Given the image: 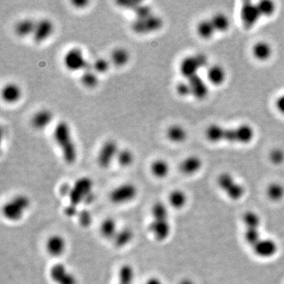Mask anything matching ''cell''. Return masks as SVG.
<instances>
[{"label":"cell","mask_w":284,"mask_h":284,"mask_svg":"<svg viewBox=\"0 0 284 284\" xmlns=\"http://www.w3.org/2000/svg\"><path fill=\"white\" fill-rule=\"evenodd\" d=\"M206 138L209 142H226L239 144H249L255 137V130L249 124H241L235 128H225L218 124H212L205 130Z\"/></svg>","instance_id":"6da1fadb"},{"label":"cell","mask_w":284,"mask_h":284,"mask_svg":"<svg viewBox=\"0 0 284 284\" xmlns=\"http://www.w3.org/2000/svg\"><path fill=\"white\" fill-rule=\"evenodd\" d=\"M148 231L157 242H164L171 234V224L167 206L161 202H155L151 208Z\"/></svg>","instance_id":"7a4b0ae2"},{"label":"cell","mask_w":284,"mask_h":284,"mask_svg":"<svg viewBox=\"0 0 284 284\" xmlns=\"http://www.w3.org/2000/svg\"><path fill=\"white\" fill-rule=\"evenodd\" d=\"M93 183L88 177L78 179L74 185H70L68 197L70 204L65 209V214L69 217L78 215V206L82 203H88L93 199Z\"/></svg>","instance_id":"3957f363"},{"label":"cell","mask_w":284,"mask_h":284,"mask_svg":"<svg viewBox=\"0 0 284 284\" xmlns=\"http://www.w3.org/2000/svg\"><path fill=\"white\" fill-rule=\"evenodd\" d=\"M54 140L60 147L63 160L72 164L77 160V149L73 141L70 126L66 122H60L54 129Z\"/></svg>","instance_id":"277c9868"},{"label":"cell","mask_w":284,"mask_h":284,"mask_svg":"<svg viewBox=\"0 0 284 284\" xmlns=\"http://www.w3.org/2000/svg\"><path fill=\"white\" fill-rule=\"evenodd\" d=\"M30 207L31 200L29 197L25 194H16L2 205V216L9 222H19L25 217Z\"/></svg>","instance_id":"5b68a950"},{"label":"cell","mask_w":284,"mask_h":284,"mask_svg":"<svg viewBox=\"0 0 284 284\" xmlns=\"http://www.w3.org/2000/svg\"><path fill=\"white\" fill-rule=\"evenodd\" d=\"M208 57L203 53H197L186 56L182 60L179 65V71L185 79L198 74L199 70L208 66Z\"/></svg>","instance_id":"8992f818"},{"label":"cell","mask_w":284,"mask_h":284,"mask_svg":"<svg viewBox=\"0 0 284 284\" xmlns=\"http://www.w3.org/2000/svg\"><path fill=\"white\" fill-rule=\"evenodd\" d=\"M217 184L219 187L221 188L231 200H240L245 195V187L240 183L236 181V179L230 173L224 172L219 175Z\"/></svg>","instance_id":"52a82bcc"},{"label":"cell","mask_w":284,"mask_h":284,"mask_svg":"<svg viewBox=\"0 0 284 284\" xmlns=\"http://www.w3.org/2000/svg\"><path fill=\"white\" fill-rule=\"evenodd\" d=\"M138 194V189L136 185L126 183L114 188L110 193L109 199L113 204L122 205L134 202Z\"/></svg>","instance_id":"ba28073f"},{"label":"cell","mask_w":284,"mask_h":284,"mask_svg":"<svg viewBox=\"0 0 284 284\" xmlns=\"http://www.w3.org/2000/svg\"><path fill=\"white\" fill-rule=\"evenodd\" d=\"M163 21L161 17L152 15L146 18L136 19L131 24V29L134 33L140 35L158 31L163 27Z\"/></svg>","instance_id":"9c48e42d"},{"label":"cell","mask_w":284,"mask_h":284,"mask_svg":"<svg viewBox=\"0 0 284 284\" xmlns=\"http://www.w3.org/2000/svg\"><path fill=\"white\" fill-rule=\"evenodd\" d=\"M63 63L70 71H84L92 67V64L87 62L82 51L79 47H72L67 51L63 57Z\"/></svg>","instance_id":"30bf717a"},{"label":"cell","mask_w":284,"mask_h":284,"mask_svg":"<svg viewBox=\"0 0 284 284\" xmlns=\"http://www.w3.org/2000/svg\"><path fill=\"white\" fill-rule=\"evenodd\" d=\"M49 276L55 284H79L75 274L61 262L54 264L50 268Z\"/></svg>","instance_id":"8fae6325"},{"label":"cell","mask_w":284,"mask_h":284,"mask_svg":"<svg viewBox=\"0 0 284 284\" xmlns=\"http://www.w3.org/2000/svg\"><path fill=\"white\" fill-rule=\"evenodd\" d=\"M119 151L120 149L116 141H107L100 148L97 155V163L101 168H108L114 160H116Z\"/></svg>","instance_id":"7c38bea8"},{"label":"cell","mask_w":284,"mask_h":284,"mask_svg":"<svg viewBox=\"0 0 284 284\" xmlns=\"http://www.w3.org/2000/svg\"><path fill=\"white\" fill-rule=\"evenodd\" d=\"M262 18L257 3H253L250 1L244 2L240 10V19L243 26L245 29L253 28Z\"/></svg>","instance_id":"4fadbf2b"},{"label":"cell","mask_w":284,"mask_h":284,"mask_svg":"<svg viewBox=\"0 0 284 284\" xmlns=\"http://www.w3.org/2000/svg\"><path fill=\"white\" fill-rule=\"evenodd\" d=\"M67 242L65 237L60 234H54L47 238L45 249L47 254L53 258H60L66 253Z\"/></svg>","instance_id":"5bb4252c"},{"label":"cell","mask_w":284,"mask_h":284,"mask_svg":"<svg viewBox=\"0 0 284 284\" xmlns=\"http://www.w3.org/2000/svg\"><path fill=\"white\" fill-rule=\"evenodd\" d=\"M278 244L274 239L262 238L253 247V253L261 258H272L278 252Z\"/></svg>","instance_id":"9a60e30c"},{"label":"cell","mask_w":284,"mask_h":284,"mask_svg":"<svg viewBox=\"0 0 284 284\" xmlns=\"http://www.w3.org/2000/svg\"><path fill=\"white\" fill-rule=\"evenodd\" d=\"M186 81L190 86L192 97L199 101L205 99L208 97L209 93L208 84L199 74L191 77L190 79H186Z\"/></svg>","instance_id":"2e32d148"},{"label":"cell","mask_w":284,"mask_h":284,"mask_svg":"<svg viewBox=\"0 0 284 284\" xmlns=\"http://www.w3.org/2000/svg\"><path fill=\"white\" fill-rule=\"evenodd\" d=\"M54 31V25L49 19H43L36 24L35 30L33 33V41L37 43L45 41L52 35Z\"/></svg>","instance_id":"e0dca14e"},{"label":"cell","mask_w":284,"mask_h":284,"mask_svg":"<svg viewBox=\"0 0 284 284\" xmlns=\"http://www.w3.org/2000/svg\"><path fill=\"white\" fill-rule=\"evenodd\" d=\"M203 166L202 160L197 156H189L184 159L180 163V171L185 175H193L198 173Z\"/></svg>","instance_id":"ac0fdd59"},{"label":"cell","mask_w":284,"mask_h":284,"mask_svg":"<svg viewBox=\"0 0 284 284\" xmlns=\"http://www.w3.org/2000/svg\"><path fill=\"white\" fill-rule=\"evenodd\" d=\"M120 227L118 226L116 220L111 217L106 218L100 226V234L107 241H113Z\"/></svg>","instance_id":"d6986e66"},{"label":"cell","mask_w":284,"mask_h":284,"mask_svg":"<svg viewBox=\"0 0 284 284\" xmlns=\"http://www.w3.org/2000/svg\"><path fill=\"white\" fill-rule=\"evenodd\" d=\"M272 52L273 50L271 44L264 41L257 42L252 48L253 57L261 62H264L269 60L272 57Z\"/></svg>","instance_id":"ffe728a7"},{"label":"cell","mask_w":284,"mask_h":284,"mask_svg":"<svg viewBox=\"0 0 284 284\" xmlns=\"http://www.w3.org/2000/svg\"><path fill=\"white\" fill-rule=\"evenodd\" d=\"M207 79L210 84L216 86H220L226 81V70L219 64L212 65L209 66V68L207 70Z\"/></svg>","instance_id":"44dd1931"},{"label":"cell","mask_w":284,"mask_h":284,"mask_svg":"<svg viewBox=\"0 0 284 284\" xmlns=\"http://www.w3.org/2000/svg\"><path fill=\"white\" fill-rule=\"evenodd\" d=\"M134 238V233L133 229L128 226L120 227L113 239L114 245L119 249L126 247L133 242Z\"/></svg>","instance_id":"7402d4cb"},{"label":"cell","mask_w":284,"mask_h":284,"mask_svg":"<svg viewBox=\"0 0 284 284\" xmlns=\"http://www.w3.org/2000/svg\"><path fill=\"white\" fill-rule=\"evenodd\" d=\"M53 120V115L47 109L41 110L32 117L31 123L37 130H43Z\"/></svg>","instance_id":"603a6c76"},{"label":"cell","mask_w":284,"mask_h":284,"mask_svg":"<svg viewBox=\"0 0 284 284\" xmlns=\"http://www.w3.org/2000/svg\"><path fill=\"white\" fill-rule=\"evenodd\" d=\"M21 97L20 87L15 83H8L2 89V98L7 103H16Z\"/></svg>","instance_id":"cb8c5ba5"},{"label":"cell","mask_w":284,"mask_h":284,"mask_svg":"<svg viewBox=\"0 0 284 284\" xmlns=\"http://www.w3.org/2000/svg\"><path fill=\"white\" fill-rule=\"evenodd\" d=\"M134 281H135V270L134 267L129 264L122 265L118 272L116 284H134Z\"/></svg>","instance_id":"d4e9b609"},{"label":"cell","mask_w":284,"mask_h":284,"mask_svg":"<svg viewBox=\"0 0 284 284\" xmlns=\"http://www.w3.org/2000/svg\"><path fill=\"white\" fill-rule=\"evenodd\" d=\"M187 195L181 189H175L168 196V203L171 208L182 209L187 204Z\"/></svg>","instance_id":"484cf974"},{"label":"cell","mask_w":284,"mask_h":284,"mask_svg":"<svg viewBox=\"0 0 284 284\" xmlns=\"http://www.w3.org/2000/svg\"><path fill=\"white\" fill-rule=\"evenodd\" d=\"M187 131L180 125H171L167 130V137L169 141L174 143H183L187 138Z\"/></svg>","instance_id":"4316f807"},{"label":"cell","mask_w":284,"mask_h":284,"mask_svg":"<svg viewBox=\"0 0 284 284\" xmlns=\"http://www.w3.org/2000/svg\"><path fill=\"white\" fill-rule=\"evenodd\" d=\"M151 173L157 179H165L170 172V165L163 159H157L151 163Z\"/></svg>","instance_id":"83f0119b"},{"label":"cell","mask_w":284,"mask_h":284,"mask_svg":"<svg viewBox=\"0 0 284 284\" xmlns=\"http://www.w3.org/2000/svg\"><path fill=\"white\" fill-rule=\"evenodd\" d=\"M216 33H225L231 27V21L223 13H216L210 19Z\"/></svg>","instance_id":"f1b7e54d"},{"label":"cell","mask_w":284,"mask_h":284,"mask_svg":"<svg viewBox=\"0 0 284 284\" xmlns=\"http://www.w3.org/2000/svg\"><path fill=\"white\" fill-rule=\"evenodd\" d=\"M37 22L32 19H23L17 23L15 27V32L17 36L20 37H28L32 35L35 30Z\"/></svg>","instance_id":"f546056e"},{"label":"cell","mask_w":284,"mask_h":284,"mask_svg":"<svg viewBox=\"0 0 284 284\" xmlns=\"http://www.w3.org/2000/svg\"><path fill=\"white\" fill-rule=\"evenodd\" d=\"M197 33L198 36L204 40H209L216 33L214 26L212 25L210 19H204L198 22L197 25Z\"/></svg>","instance_id":"4dcf8cb0"},{"label":"cell","mask_w":284,"mask_h":284,"mask_svg":"<svg viewBox=\"0 0 284 284\" xmlns=\"http://www.w3.org/2000/svg\"><path fill=\"white\" fill-rule=\"evenodd\" d=\"M130 60V54L123 47H117L111 54V61L115 66L122 67L127 64Z\"/></svg>","instance_id":"1f68e13d"},{"label":"cell","mask_w":284,"mask_h":284,"mask_svg":"<svg viewBox=\"0 0 284 284\" xmlns=\"http://www.w3.org/2000/svg\"><path fill=\"white\" fill-rule=\"evenodd\" d=\"M81 82L82 83L84 86L90 89L97 86L99 83V79L97 77V73L93 70V65L90 68L86 69L83 71L81 76Z\"/></svg>","instance_id":"d6a6232c"},{"label":"cell","mask_w":284,"mask_h":284,"mask_svg":"<svg viewBox=\"0 0 284 284\" xmlns=\"http://www.w3.org/2000/svg\"><path fill=\"white\" fill-rule=\"evenodd\" d=\"M267 196L272 202H280L284 198V186L278 183H272L267 188Z\"/></svg>","instance_id":"836d02e7"},{"label":"cell","mask_w":284,"mask_h":284,"mask_svg":"<svg viewBox=\"0 0 284 284\" xmlns=\"http://www.w3.org/2000/svg\"><path fill=\"white\" fill-rule=\"evenodd\" d=\"M243 223L245 225V228H258L260 229L262 220L259 215L253 211H248L243 216Z\"/></svg>","instance_id":"e575fe53"},{"label":"cell","mask_w":284,"mask_h":284,"mask_svg":"<svg viewBox=\"0 0 284 284\" xmlns=\"http://www.w3.org/2000/svg\"><path fill=\"white\" fill-rule=\"evenodd\" d=\"M134 159V154L131 151L127 148H122L119 151L116 161L122 167H128L133 163Z\"/></svg>","instance_id":"d590c367"},{"label":"cell","mask_w":284,"mask_h":284,"mask_svg":"<svg viewBox=\"0 0 284 284\" xmlns=\"http://www.w3.org/2000/svg\"><path fill=\"white\" fill-rule=\"evenodd\" d=\"M262 17H271L276 12V6L275 2L271 0H261L257 2Z\"/></svg>","instance_id":"8d00e7d4"},{"label":"cell","mask_w":284,"mask_h":284,"mask_svg":"<svg viewBox=\"0 0 284 284\" xmlns=\"http://www.w3.org/2000/svg\"><path fill=\"white\" fill-rule=\"evenodd\" d=\"M262 239L261 232L258 228H245L244 239L248 245L252 248Z\"/></svg>","instance_id":"74e56055"},{"label":"cell","mask_w":284,"mask_h":284,"mask_svg":"<svg viewBox=\"0 0 284 284\" xmlns=\"http://www.w3.org/2000/svg\"><path fill=\"white\" fill-rule=\"evenodd\" d=\"M93 70L98 74H104L109 69L110 63L103 58L97 59L93 64Z\"/></svg>","instance_id":"f35d334b"},{"label":"cell","mask_w":284,"mask_h":284,"mask_svg":"<svg viewBox=\"0 0 284 284\" xmlns=\"http://www.w3.org/2000/svg\"><path fill=\"white\" fill-rule=\"evenodd\" d=\"M134 15L136 16V19H142V18H146L153 15V11L150 6L148 5L143 4L141 2L140 4L134 9Z\"/></svg>","instance_id":"ab89813d"},{"label":"cell","mask_w":284,"mask_h":284,"mask_svg":"<svg viewBox=\"0 0 284 284\" xmlns=\"http://www.w3.org/2000/svg\"><path fill=\"white\" fill-rule=\"evenodd\" d=\"M269 160L273 164L280 165L284 162V152L280 148L272 149L269 153Z\"/></svg>","instance_id":"60d3db41"},{"label":"cell","mask_w":284,"mask_h":284,"mask_svg":"<svg viewBox=\"0 0 284 284\" xmlns=\"http://www.w3.org/2000/svg\"><path fill=\"white\" fill-rule=\"evenodd\" d=\"M176 92L180 97H186L191 96V89L187 81L178 83L176 85Z\"/></svg>","instance_id":"b9f144b4"},{"label":"cell","mask_w":284,"mask_h":284,"mask_svg":"<svg viewBox=\"0 0 284 284\" xmlns=\"http://www.w3.org/2000/svg\"><path fill=\"white\" fill-rule=\"evenodd\" d=\"M79 216V221L81 225L82 226H88L92 223V216L89 213V211L82 210L78 213Z\"/></svg>","instance_id":"7bdbcfd3"},{"label":"cell","mask_w":284,"mask_h":284,"mask_svg":"<svg viewBox=\"0 0 284 284\" xmlns=\"http://www.w3.org/2000/svg\"><path fill=\"white\" fill-rule=\"evenodd\" d=\"M142 2H138V1H134V0H128V1H118L116 2L119 6H121L122 8L127 9L130 11H134V9L136 8L138 5L140 4Z\"/></svg>","instance_id":"ee69618b"},{"label":"cell","mask_w":284,"mask_h":284,"mask_svg":"<svg viewBox=\"0 0 284 284\" xmlns=\"http://www.w3.org/2000/svg\"><path fill=\"white\" fill-rule=\"evenodd\" d=\"M275 105H276V110L281 115L284 116V94L280 95V97L276 100Z\"/></svg>","instance_id":"f6af8a7d"},{"label":"cell","mask_w":284,"mask_h":284,"mask_svg":"<svg viewBox=\"0 0 284 284\" xmlns=\"http://www.w3.org/2000/svg\"><path fill=\"white\" fill-rule=\"evenodd\" d=\"M145 284H163V280L157 276H151L146 280Z\"/></svg>","instance_id":"bcb514c9"},{"label":"cell","mask_w":284,"mask_h":284,"mask_svg":"<svg viewBox=\"0 0 284 284\" xmlns=\"http://www.w3.org/2000/svg\"><path fill=\"white\" fill-rule=\"evenodd\" d=\"M72 3L75 7L83 8L84 6H86V5L89 4V2L88 1H73Z\"/></svg>","instance_id":"7dc6e473"},{"label":"cell","mask_w":284,"mask_h":284,"mask_svg":"<svg viewBox=\"0 0 284 284\" xmlns=\"http://www.w3.org/2000/svg\"><path fill=\"white\" fill-rule=\"evenodd\" d=\"M179 284H195V283L193 281V280H190V279H183V280L179 282Z\"/></svg>","instance_id":"c3c4849f"}]
</instances>
